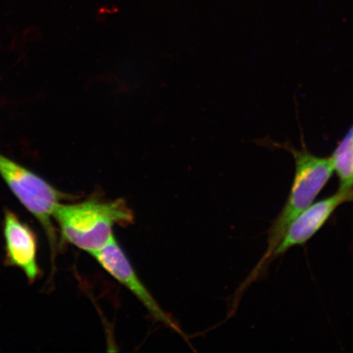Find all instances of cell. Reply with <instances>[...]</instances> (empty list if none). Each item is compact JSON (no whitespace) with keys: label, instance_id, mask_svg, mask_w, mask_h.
<instances>
[{"label":"cell","instance_id":"cell-1","mask_svg":"<svg viewBox=\"0 0 353 353\" xmlns=\"http://www.w3.org/2000/svg\"><path fill=\"white\" fill-rule=\"evenodd\" d=\"M285 149L292 154L295 163L293 183L284 206L268 229L267 250L253 271L243 282L236 294V303L240 301L241 294L243 295L251 284L266 273L271 263L272 255L287 229L314 202L334 173L330 157L315 156L305 148L297 150L287 145Z\"/></svg>","mask_w":353,"mask_h":353},{"label":"cell","instance_id":"cell-2","mask_svg":"<svg viewBox=\"0 0 353 353\" xmlns=\"http://www.w3.org/2000/svg\"><path fill=\"white\" fill-rule=\"evenodd\" d=\"M52 219L64 242L92 255L112 239L114 226L131 223L134 214L123 199L103 201L90 198L74 204L59 203Z\"/></svg>","mask_w":353,"mask_h":353},{"label":"cell","instance_id":"cell-3","mask_svg":"<svg viewBox=\"0 0 353 353\" xmlns=\"http://www.w3.org/2000/svg\"><path fill=\"white\" fill-rule=\"evenodd\" d=\"M0 176L21 204L41 223L54 250L57 236L52 214L56 206L68 197L41 176L1 153Z\"/></svg>","mask_w":353,"mask_h":353},{"label":"cell","instance_id":"cell-4","mask_svg":"<svg viewBox=\"0 0 353 353\" xmlns=\"http://www.w3.org/2000/svg\"><path fill=\"white\" fill-rule=\"evenodd\" d=\"M92 256L105 272L126 287L139 300L153 319L161 322L176 332L182 334V330L167 315V313L163 311L157 300L145 288L142 281L137 275L127 255L119 245L116 237L113 236L103 249L97 251Z\"/></svg>","mask_w":353,"mask_h":353},{"label":"cell","instance_id":"cell-5","mask_svg":"<svg viewBox=\"0 0 353 353\" xmlns=\"http://www.w3.org/2000/svg\"><path fill=\"white\" fill-rule=\"evenodd\" d=\"M347 202H353V191L338 190L334 195L313 202L287 229L272 255L271 263L294 247L305 245L325 226L339 207Z\"/></svg>","mask_w":353,"mask_h":353},{"label":"cell","instance_id":"cell-6","mask_svg":"<svg viewBox=\"0 0 353 353\" xmlns=\"http://www.w3.org/2000/svg\"><path fill=\"white\" fill-rule=\"evenodd\" d=\"M3 237L7 263L21 269L28 281L34 282L39 276V268L37 238L32 229L15 213L7 210L4 213Z\"/></svg>","mask_w":353,"mask_h":353},{"label":"cell","instance_id":"cell-7","mask_svg":"<svg viewBox=\"0 0 353 353\" xmlns=\"http://www.w3.org/2000/svg\"><path fill=\"white\" fill-rule=\"evenodd\" d=\"M339 179V190L353 191V126L339 143L330 157Z\"/></svg>","mask_w":353,"mask_h":353}]
</instances>
